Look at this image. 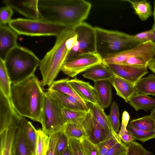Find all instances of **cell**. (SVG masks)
I'll list each match as a JSON object with an SVG mask.
<instances>
[{
    "instance_id": "cell-1",
    "label": "cell",
    "mask_w": 155,
    "mask_h": 155,
    "mask_svg": "<svg viewBox=\"0 0 155 155\" xmlns=\"http://www.w3.org/2000/svg\"><path fill=\"white\" fill-rule=\"evenodd\" d=\"M40 18L71 28L84 22L91 4L84 0H38Z\"/></svg>"
},
{
    "instance_id": "cell-2",
    "label": "cell",
    "mask_w": 155,
    "mask_h": 155,
    "mask_svg": "<svg viewBox=\"0 0 155 155\" xmlns=\"http://www.w3.org/2000/svg\"><path fill=\"white\" fill-rule=\"evenodd\" d=\"M43 86L34 74L12 84L10 99L22 117L40 123L45 92Z\"/></svg>"
},
{
    "instance_id": "cell-3",
    "label": "cell",
    "mask_w": 155,
    "mask_h": 155,
    "mask_svg": "<svg viewBox=\"0 0 155 155\" xmlns=\"http://www.w3.org/2000/svg\"><path fill=\"white\" fill-rule=\"evenodd\" d=\"M73 34L69 28L56 37L55 44L40 61L39 70L42 77L43 86H50L61 70L70 51L66 41Z\"/></svg>"
},
{
    "instance_id": "cell-4",
    "label": "cell",
    "mask_w": 155,
    "mask_h": 155,
    "mask_svg": "<svg viewBox=\"0 0 155 155\" xmlns=\"http://www.w3.org/2000/svg\"><path fill=\"white\" fill-rule=\"evenodd\" d=\"M40 61L31 50L18 45L8 53L5 64L12 84L34 74Z\"/></svg>"
},
{
    "instance_id": "cell-5",
    "label": "cell",
    "mask_w": 155,
    "mask_h": 155,
    "mask_svg": "<svg viewBox=\"0 0 155 155\" xmlns=\"http://www.w3.org/2000/svg\"><path fill=\"white\" fill-rule=\"evenodd\" d=\"M96 52L102 59L132 48L142 43L132 35L96 26Z\"/></svg>"
},
{
    "instance_id": "cell-6",
    "label": "cell",
    "mask_w": 155,
    "mask_h": 155,
    "mask_svg": "<svg viewBox=\"0 0 155 155\" xmlns=\"http://www.w3.org/2000/svg\"><path fill=\"white\" fill-rule=\"evenodd\" d=\"M9 26L18 35L30 36H55L71 28L40 18L38 19L18 18L12 19Z\"/></svg>"
},
{
    "instance_id": "cell-7",
    "label": "cell",
    "mask_w": 155,
    "mask_h": 155,
    "mask_svg": "<svg viewBox=\"0 0 155 155\" xmlns=\"http://www.w3.org/2000/svg\"><path fill=\"white\" fill-rule=\"evenodd\" d=\"M63 107L47 91L44 92L40 123L42 130L49 136L62 130L65 125L62 113Z\"/></svg>"
},
{
    "instance_id": "cell-8",
    "label": "cell",
    "mask_w": 155,
    "mask_h": 155,
    "mask_svg": "<svg viewBox=\"0 0 155 155\" xmlns=\"http://www.w3.org/2000/svg\"><path fill=\"white\" fill-rule=\"evenodd\" d=\"M72 29L74 32L77 35V41L75 46L69 52L66 61L80 54L96 52L94 27L83 22Z\"/></svg>"
},
{
    "instance_id": "cell-9",
    "label": "cell",
    "mask_w": 155,
    "mask_h": 155,
    "mask_svg": "<svg viewBox=\"0 0 155 155\" xmlns=\"http://www.w3.org/2000/svg\"><path fill=\"white\" fill-rule=\"evenodd\" d=\"M102 58L97 52L83 54L65 62L61 71L69 77L73 78L95 65L102 64Z\"/></svg>"
},
{
    "instance_id": "cell-10",
    "label": "cell",
    "mask_w": 155,
    "mask_h": 155,
    "mask_svg": "<svg viewBox=\"0 0 155 155\" xmlns=\"http://www.w3.org/2000/svg\"><path fill=\"white\" fill-rule=\"evenodd\" d=\"M155 55V43L149 41L142 43L127 50L110 55L102 59V63L121 64L128 58L143 57L153 58Z\"/></svg>"
},
{
    "instance_id": "cell-11",
    "label": "cell",
    "mask_w": 155,
    "mask_h": 155,
    "mask_svg": "<svg viewBox=\"0 0 155 155\" xmlns=\"http://www.w3.org/2000/svg\"><path fill=\"white\" fill-rule=\"evenodd\" d=\"M22 117L15 108L10 98L0 90V133L12 126L17 128Z\"/></svg>"
},
{
    "instance_id": "cell-12",
    "label": "cell",
    "mask_w": 155,
    "mask_h": 155,
    "mask_svg": "<svg viewBox=\"0 0 155 155\" xmlns=\"http://www.w3.org/2000/svg\"><path fill=\"white\" fill-rule=\"evenodd\" d=\"M114 75L135 84L149 72L147 67L138 68L122 64L105 65Z\"/></svg>"
},
{
    "instance_id": "cell-13",
    "label": "cell",
    "mask_w": 155,
    "mask_h": 155,
    "mask_svg": "<svg viewBox=\"0 0 155 155\" xmlns=\"http://www.w3.org/2000/svg\"><path fill=\"white\" fill-rule=\"evenodd\" d=\"M93 125V116L89 109L84 121L79 124H65L62 132L69 138L79 140L82 137H88Z\"/></svg>"
},
{
    "instance_id": "cell-14",
    "label": "cell",
    "mask_w": 155,
    "mask_h": 155,
    "mask_svg": "<svg viewBox=\"0 0 155 155\" xmlns=\"http://www.w3.org/2000/svg\"><path fill=\"white\" fill-rule=\"evenodd\" d=\"M2 2L28 19L40 18L38 8V0H3Z\"/></svg>"
},
{
    "instance_id": "cell-15",
    "label": "cell",
    "mask_w": 155,
    "mask_h": 155,
    "mask_svg": "<svg viewBox=\"0 0 155 155\" xmlns=\"http://www.w3.org/2000/svg\"><path fill=\"white\" fill-rule=\"evenodd\" d=\"M18 35L6 25H0V59L4 61L9 52L18 45Z\"/></svg>"
},
{
    "instance_id": "cell-16",
    "label": "cell",
    "mask_w": 155,
    "mask_h": 155,
    "mask_svg": "<svg viewBox=\"0 0 155 155\" xmlns=\"http://www.w3.org/2000/svg\"><path fill=\"white\" fill-rule=\"evenodd\" d=\"M68 83L87 103L99 104L95 89L89 82L78 79L75 77L68 81Z\"/></svg>"
},
{
    "instance_id": "cell-17",
    "label": "cell",
    "mask_w": 155,
    "mask_h": 155,
    "mask_svg": "<svg viewBox=\"0 0 155 155\" xmlns=\"http://www.w3.org/2000/svg\"><path fill=\"white\" fill-rule=\"evenodd\" d=\"M94 87L99 104L104 108L108 107L112 100V84L109 80L94 81Z\"/></svg>"
},
{
    "instance_id": "cell-18",
    "label": "cell",
    "mask_w": 155,
    "mask_h": 155,
    "mask_svg": "<svg viewBox=\"0 0 155 155\" xmlns=\"http://www.w3.org/2000/svg\"><path fill=\"white\" fill-rule=\"evenodd\" d=\"M116 91V94L128 102L130 99L136 92L135 84L114 75L109 81Z\"/></svg>"
},
{
    "instance_id": "cell-19",
    "label": "cell",
    "mask_w": 155,
    "mask_h": 155,
    "mask_svg": "<svg viewBox=\"0 0 155 155\" xmlns=\"http://www.w3.org/2000/svg\"><path fill=\"white\" fill-rule=\"evenodd\" d=\"M49 94L64 107L88 111L89 108L83 105L75 98L69 95L48 89Z\"/></svg>"
},
{
    "instance_id": "cell-20",
    "label": "cell",
    "mask_w": 155,
    "mask_h": 155,
    "mask_svg": "<svg viewBox=\"0 0 155 155\" xmlns=\"http://www.w3.org/2000/svg\"><path fill=\"white\" fill-rule=\"evenodd\" d=\"M82 75L84 78L94 82L102 80L110 81L114 75L108 68L102 63L89 69Z\"/></svg>"
},
{
    "instance_id": "cell-21",
    "label": "cell",
    "mask_w": 155,
    "mask_h": 155,
    "mask_svg": "<svg viewBox=\"0 0 155 155\" xmlns=\"http://www.w3.org/2000/svg\"><path fill=\"white\" fill-rule=\"evenodd\" d=\"M128 103L136 111L140 110L148 111L155 108V99L137 92L133 95Z\"/></svg>"
},
{
    "instance_id": "cell-22",
    "label": "cell",
    "mask_w": 155,
    "mask_h": 155,
    "mask_svg": "<svg viewBox=\"0 0 155 155\" xmlns=\"http://www.w3.org/2000/svg\"><path fill=\"white\" fill-rule=\"evenodd\" d=\"M88 103L87 106L93 117L97 122L104 129L107 134L109 135L114 132L110 126L107 116L105 113L104 109L99 104Z\"/></svg>"
},
{
    "instance_id": "cell-23",
    "label": "cell",
    "mask_w": 155,
    "mask_h": 155,
    "mask_svg": "<svg viewBox=\"0 0 155 155\" xmlns=\"http://www.w3.org/2000/svg\"><path fill=\"white\" fill-rule=\"evenodd\" d=\"M17 129L12 126L0 133V155H11L15 142Z\"/></svg>"
},
{
    "instance_id": "cell-24",
    "label": "cell",
    "mask_w": 155,
    "mask_h": 155,
    "mask_svg": "<svg viewBox=\"0 0 155 155\" xmlns=\"http://www.w3.org/2000/svg\"><path fill=\"white\" fill-rule=\"evenodd\" d=\"M69 80V78H67L54 81L48 89L72 96L78 100L85 106L88 107L87 103L82 99L68 83Z\"/></svg>"
},
{
    "instance_id": "cell-25",
    "label": "cell",
    "mask_w": 155,
    "mask_h": 155,
    "mask_svg": "<svg viewBox=\"0 0 155 155\" xmlns=\"http://www.w3.org/2000/svg\"><path fill=\"white\" fill-rule=\"evenodd\" d=\"M26 118L22 117L17 129L15 145L17 155H30L25 136L24 128Z\"/></svg>"
},
{
    "instance_id": "cell-26",
    "label": "cell",
    "mask_w": 155,
    "mask_h": 155,
    "mask_svg": "<svg viewBox=\"0 0 155 155\" xmlns=\"http://www.w3.org/2000/svg\"><path fill=\"white\" fill-rule=\"evenodd\" d=\"M130 3L134 9L135 13L143 21L146 20L153 15V11L149 2L146 0H125Z\"/></svg>"
},
{
    "instance_id": "cell-27",
    "label": "cell",
    "mask_w": 155,
    "mask_h": 155,
    "mask_svg": "<svg viewBox=\"0 0 155 155\" xmlns=\"http://www.w3.org/2000/svg\"><path fill=\"white\" fill-rule=\"evenodd\" d=\"M136 92L147 95L155 96V76L151 74L142 78L135 84Z\"/></svg>"
},
{
    "instance_id": "cell-28",
    "label": "cell",
    "mask_w": 155,
    "mask_h": 155,
    "mask_svg": "<svg viewBox=\"0 0 155 155\" xmlns=\"http://www.w3.org/2000/svg\"><path fill=\"white\" fill-rule=\"evenodd\" d=\"M88 111L63 107L62 113L65 124H79L81 123L85 119Z\"/></svg>"
},
{
    "instance_id": "cell-29",
    "label": "cell",
    "mask_w": 155,
    "mask_h": 155,
    "mask_svg": "<svg viewBox=\"0 0 155 155\" xmlns=\"http://www.w3.org/2000/svg\"><path fill=\"white\" fill-rule=\"evenodd\" d=\"M36 142L34 155H46L49 145V136L42 129H36Z\"/></svg>"
},
{
    "instance_id": "cell-30",
    "label": "cell",
    "mask_w": 155,
    "mask_h": 155,
    "mask_svg": "<svg viewBox=\"0 0 155 155\" xmlns=\"http://www.w3.org/2000/svg\"><path fill=\"white\" fill-rule=\"evenodd\" d=\"M36 129L31 122L26 119L24 128L25 139L30 155H34L36 142Z\"/></svg>"
},
{
    "instance_id": "cell-31",
    "label": "cell",
    "mask_w": 155,
    "mask_h": 155,
    "mask_svg": "<svg viewBox=\"0 0 155 155\" xmlns=\"http://www.w3.org/2000/svg\"><path fill=\"white\" fill-rule=\"evenodd\" d=\"M11 84L4 61L0 59V90L9 98L11 95Z\"/></svg>"
},
{
    "instance_id": "cell-32",
    "label": "cell",
    "mask_w": 155,
    "mask_h": 155,
    "mask_svg": "<svg viewBox=\"0 0 155 155\" xmlns=\"http://www.w3.org/2000/svg\"><path fill=\"white\" fill-rule=\"evenodd\" d=\"M130 125L139 130L147 131H155V118L146 115L140 118L133 120Z\"/></svg>"
},
{
    "instance_id": "cell-33",
    "label": "cell",
    "mask_w": 155,
    "mask_h": 155,
    "mask_svg": "<svg viewBox=\"0 0 155 155\" xmlns=\"http://www.w3.org/2000/svg\"><path fill=\"white\" fill-rule=\"evenodd\" d=\"M109 135L107 134L93 117V125L88 137L89 139L93 143L97 144L105 140Z\"/></svg>"
},
{
    "instance_id": "cell-34",
    "label": "cell",
    "mask_w": 155,
    "mask_h": 155,
    "mask_svg": "<svg viewBox=\"0 0 155 155\" xmlns=\"http://www.w3.org/2000/svg\"><path fill=\"white\" fill-rule=\"evenodd\" d=\"M121 140L118 133L114 132L97 145L99 149L98 155H104L118 142Z\"/></svg>"
},
{
    "instance_id": "cell-35",
    "label": "cell",
    "mask_w": 155,
    "mask_h": 155,
    "mask_svg": "<svg viewBox=\"0 0 155 155\" xmlns=\"http://www.w3.org/2000/svg\"><path fill=\"white\" fill-rule=\"evenodd\" d=\"M127 130L134 136L135 140L144 143L150 139L155 138V131H147L137 129L129 124L127 126Z\"/></svg>"
},
{
    "instance_id": "cell-36",
    "label": "cell",
    "mask_w": 155,
    "mask_h": 155,
    "mask_svg": "<svg viewBox=\"0 0 155 155\" xmlns=\"http://www.w3.org/2000/svg\"><path fill=\"white\" fill-rule=\"evenodd\" d=\"M107 117L113 131L118 133L120 126L119 112L117 104L114 101L113 102L111 105L110 112Z\"/></svg>"
},
{
    "instance_id": "cell-37",
    "label": "cell",
    "mask_w": 155,
    "mask_h": 155,
    "mask_svg": "<svg viewBox=\"0 0 155 155\" xmlns=\"http://www.w3.org/2000/svg\"><path fill=\"white\" fill-rule=\"evenodd\" d=\"M79 140L84 155H98L99 149L97 144L86 137H82Z\"/></svg>"
},
{
    "instance_id": "cell-38",
    "label": "cell",
    "mask_w": 155,
    "mask_h": 155,
    "mask_svg": "<svg viewBox=\"0 0 155 155\" xmlns=\"http://www.w3.org/2000/svg\"><path fill=\"white\" fill-rule=\"evenodd\" d=\"M135 40L144 42L149 41H155V27L153 26L150 30L135 35H132Z\"/></svg>"
},
{
    "instance_id": "cell-39",
    "label": "cell",
    "mask_w": 155,
    "mask_h": 155,
    "mask_svg": "<svg viewBox=\"0 0 155 155\" xmlns=\"http://www.w3.org/2000/svg\"><path fill=\"white\" fill-rule=\"evenodd\" d=\"M69 138L62 132H61L56 143L55 155H62L64 151L68 145Z\"/></svg>"
},
{
    "instance_id": "cell-40",
    "label": "cell",
    "mask_w": 155,
    "mask_h": 155,
    "mask_svg": "<svg viewBox=\"0 0 155 155\" xmlns=\"http://www.w3.org/2000/svg\"><path fill=\"white\" fill-rule=\"evenodd\" d=\"M147 150L140 144L133 141L127 145L126 155H143Z\"/></svg>"
},
{
    "instance_id": "cell-41",
    "label": "cell",
    "mask_w": 155,
    "mask_h": 155,
    "mask_svg": "<svg viewBox=\"0 0 155 155\" xmlns=\"http://www.w3.org/2000/svg\"><path fill=\"white\" fill-rule=\"evenodd\" d=\"M13 9L8 6L2 7L0 9V25L8 24L12 20Z\"/></svg>"
},
{
    "instance_id": "cell-42",
    "label": "cell",
    "mask_w": 155,
    "mask_h": 155,
    "mask_svg": "<svg viewBox=\"0 0 155 155\" xmlns=\"http://www.w3.org/2000/svg\"><path fill=\"white\" fill-rule=\"evenodd\" d=\"M127 145L121 140L117 142L104 155H123L126 153Z\"/></svg>"
},
{
    "instance_id": "cell-43",
    "label": "cell",
    "mask_w": 155,
    "mask_h": 155,
    "mask_svg": "<svg viewBox=\"0 0 155 155\" xmlns=\"http://www.w3.org/2000/svg\"><path fill=\"white\" fill-rule=\"evenodd\" d=\"M61 132L54 134L49 136V145L46 155H55V148Z\"/></svg>"
},
{
    "instance_id": "cell-44",
    "label": "cell",
    "mask_w": 155,
    "mask_h": 155,
    "mask_svg": "<svg viewBox=\"0 0 155 155\" xmlns=\"http://www.w3.org/2000/svg\"><path fill=\"white\" fill-rule=\"evenodd\" d=\"M68 145L73 155H84L82 150L79 140L69 138Z\"/></svg>"
},
{
    "instance_id": "cell-45",
    "label": "cell",
    "mask_w": 155,
    "mask_h": 155,
    "mask_svg": "<svg viewBox=\"0 0 155 155\" xmlns=\"http://www.w3.org/2000/svg\"><path fill=\"white\" fill-rule=\"evenodd\" d=\"M118 134L121 140L127 145L135 140L134 137L127 130L123 132L119 131Z\"/></svg>"
},
{
    "instance_id": "cell-46",
    "label": "cell",
    "mask_w": 155,
    "mask_h": 155,
    "mask_svg": "<svg viewBox=\"0 0 155 155\" xmlns=\"http://www.w3.org/2000/svg\"><path fill=\"white\" fill-rule=\"evenodd\" d=\"M130 118V116L128 112L126 110L124 111L122 114L121 126L119 131L123 132L127 130V127Z\"/></svg>"
},
{
    "instance_id": "cell-47",
    "label": "cell",
    "mask_w": 155,
    "mask_h": 155,
    "mask_svg": "<svg viewBox=\"0 0 155 155\" xmlns=\"http://www.w3.org/2000/svg\"><path fill=\"white\" fill-rule=\"evenodd\" d=\"M147 68L155 74V58H153L149 61Z\"/></svg>"
},
{
    "instance_id": "cell-48",
    "label": "cell",
    "mask_w": 155,
    "mask_h": 155,
    "mask_svg": "<svg viewBox=\"0 0 155 155\" xmlns=\"http://www.w3.org/2000/svg\"><path fill=\"white\" fill-rule=\"evenodd\" d=\"M62 155H73L69 145H68L64 150Z\"/></svg>"
},
{
    "instance_id": "cell-49",
    "label": "cell",
    "mask_w": 155,
    "mask_h": 155,
    "mask_svg": "<svg viewBox=\"0 0 155 155\" xmlns=\"http://www.w3.org/2000/svg\"><path fill=\"white\" fill-rule=\"evenodd\" d=\"M149 116L151 117L155 118V108L152 110Z\"/></svg>"
},
{
    "instance_id": "cell-50",
    "label": "cell",
    "mask_w": 155,
    "mask_h": 155,
    "mask_svg": "<svg viewBox=\"0 0 155 155\" xmlns=\"http://www.w3.org/2000/svg\"><path fill=\"white\" fill-rule=\"evenodd\" d=\"M153 15V17L154 24L153 26L155 27V0L154 2V10Z\"/></svg>"
},
{
    "instance_id": "cell-51",
    "label": "cell",
    "mask_w": 155,
    "mask_h": 155,
    "mask_svg": "<svg viewBox=\"0 0 155 155\" xmlns=\"http://www.w3.org/2000/svg\"><path fill=\"white\" fill-rule=\"evenodd\" d=\"M11 155H17L15 150V142L14 143V145H13V149L12 150V152Z\"/></svg>"
},
{
    "instance_id": "cell-52",
    "label": "cell",
    "mask_w": 155,
    "mask_h": 155,
    "mask_svg": "<svg viewBox=\"0 0 155 155\" xmlns=\"http://www.w3.org/2000/svg\"><path fill=\"white\" fill-rule=\"evenodd\" d=\"M143 155H153V154L151 152L147 150Z\"/></svg>"
},
{
    "instance_id": "cell-53",
    "label": "cell",
    "mask_w": 155,
    "mask_h": 155,
    "mask_svg": "<svg viewBox=\"0 0 155 155\" xmlns=\"http://www.w3.org/2000/svg\"><path fill=\"white\" fill-rule=\"evenodd\" d=\"M123 155H126V153L124 154H123Z\"/></svg>"
},
{
    "instance_id": "cell-54",
    "label": "cell",
    "mask_w": 155,
    "mask_h": 155,
    "mask_svg": "<svg viewBox=\"0 0 155 155\" xmlns=\"http://www.w3.org/2000/svg\"><path fill=\"white\" fill-rule=\"evenodd\" d=\"M154 42L155 43V41H154ZM154 57L155 58V55H154Z\"/></svg>"
}]
</instances>
